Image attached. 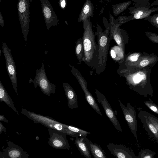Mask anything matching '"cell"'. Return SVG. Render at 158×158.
Instances as JSON below:
<instances>
[{"label":"cell","instance_id":"1","mask_svg":"<svg viewBox=\"0 0 158 158\" xmlns=\"http://www.w3.org/2000/svg\"><path fill=\"white\" fill-rule=\"evenodd\" d=\"M90 17L83 21L82 37L84 47L83 61L89 68L94 69L96 64L98 51L97 44L95 38Z\"/></svg>","mask_w":158,"mask_h":158},{"label":"cell","instance_id":"2","mask_svg":"<svg viewBox=\"0 0 158 158\" xmlns=\"http://www.w3.org/2000/svg\"><path fill=\"white\" fill-rule=\"evenodd\" d=\"M105 27V30L103 31L101 26L97 24L98 51L96 61L93 70L98 75L102 73L106 68L110 40L109 36L110 25L108 24Z\"/></svg>","mask_w":158,"mask_h":158},{"label":"cell","instance_id":"3","mask_svg":"<svg viewBox=\"0 0 158 158\" xmlns=\"http://www.w3.org/2000/svg\"><path fill=\"white\" fill-rule=\"evenodd\" d=\"M21 113L35 123L41 124L48 128L59 131L72 137L80 136L78 134L68 129L67 125L60 123L50 117L30 112L23 108L21 109Z\"/></svg>","mask_w":158,"mask_h":158},{"label":"cell","instance_id":"4","mask_svg":"<svg viewBox=\"0 0 158 158\" xmlns=\"http://www.w3.org/2000/svg\"><path fill=\"white\" fill-rule=\"evenodd\" d=\"M29 82L34 84L35 89L39 86L44 94L48 96H49L51 94H54L55 93L56 85L51 83L48 79L43 63L41 68L39 69H36L34 80L31 78Z\"/></svg>","mask_w":158,"mask_h":158},{"label":"cell","instance_id":"5","mask_svg":"<svg viewBox=\"0 0 158 158\" xmlns=\"http://www.w3.org/2000/svg\"><path fill=\"white\" fill-rule=\"evenodd\" d=\"M17 8L22 31L26 42L27 39L30 24L29 0H19Z\"/></svg>","mask_w":158,"mask_h":158},{"label":"cell","instance_id":"6","mask_svg":"<svg viewBox=\"0 0 158 158\" xmlns=\"http://www.w3.org/2000/svg\"><path fill=\"white\" fill-rule=\"evenodd\" d=\"M2 51L5 59L6 66L8 76L14 90L17 95H18L15 63L11 54V50L8 47L5 42L2 43Z\"/></svg>","mask_w":158,"mask_h":158},{"label":"cell","instance_id":"7","mask_svg":"<svg viewBox=\"0 0 158 158\" xmlns=\"http://www.w3.org/2000/svg\"><path fill=\"white\" fill-rule=\"evenodd\" d=\"M69 65L71 69V73L77 80L84 91L87 101L98 114L102 116V113L98 105L88 89V84L86 81L78 70L70 64Z\"/></svg>","mask_w":158,"mask_h":158},{"label":"cell","instance_id":"8","mask_svg":"<svg viewBox=\"0 0 158 158\" xmlns=\"http://www.w3.org/2000/svg\"><path fill=\"white\" fill-rule=\"evenodd\" d=\"M48 131L49 136L48 143L49 146L58 149L70 148L66 133L51 128H48Z\"/></svg>","mask_w":158,"mask_h":158},{"label":"cell","instance_id":"9","mask_svg":"<svg viewBox=\"0 0 158 158\" xmlns=\"http://www.w3.org/2000/svg\"><path fill=\"white\" fill-rule=\"evenodd\" d=\"M119 101L128 127L133 135L137 139V123L135 108L129 103L126 106L120 101Z\"/></svg>","mask_w":158,"mask_h":158},{"label":"cell","instance_id":"10","mask_svg":"<svg viewBox=\"0 0 158 158\" xmlns=\"http://www.w3.org/2000/svg\"><path fill=\"white\" fill-rule=\"evenodd\" d=\"M95 93L97 97V101L98 103L101 104L102 105L108 118L113 124L116 130L122 132V129L120 123L116 117L115 114L105 96L97 89H95Z\"/></svg>","mask_w":158,"mask_h":158},{"label":"cell","instance_id":"11","mask_svg":"<svg viewBox=\"0 0 158 158\" xmlns=\"http://www.w3.org/2000/svg\"><path fill=\"white\" fill-rule=\"evenodd\" d=\"M158 5V0H156L150 5L135 4L133 6L129 8V13L132 16V20L144 19L150 15L153 12L158 10V7H151Z\"/></svg>","mask_w":158,"mask_h":158},{"label":"cell","instance_id":"12","mask_svg":"<svg viewBox=\"0 0 158 158\" xmlns=\"http://www.w3.org/2000/svg\"><path fill=\"white\" fill-rule=\"evenodd\" d=\"M45 25L48 30L52 26L57 25L59 20L48 0H40Z\"/></svg>","mask_w":158,"mask_h":158},{"label":"cell","instance_id":"13","mask_svg":"<svg viewBox=\"0 0 158 158\" xmlns=\"http://www.w3.org/2000/svg\"><path fill=\"white\" fill-rule=\"evenodd\" d=\"M8 146L0 152V158H29L30 155L22 148L7 141Z\"/></svg>","mask_w":158,"mask_h":158},{"label":"cell","instance_id":"14","mask_svg":"<svg viewBox=\"0 0 158 158\" xmlns=\"http://www.w3.org/2000/svg\"><path fill=\"white\" fill-rule=\"evenodd\" d=\"M109 15L110 39H114L118 45L124 51L123 35L125 31L119 28L120 25L115 22V19L110 13Z\"/></svg>","mask_w":158,"mask_h":158},{"label":"cell","instance_id":"15","mask_svg":"<svg viewBox=\"0 0 158 158\" xmlns=\"http://www.w3.org/2000/svg\"><path fill=\"white\" fill-rule=\"evenodd\" d=\"M107 147L109 151L118 158H137L133 151L125 145L109 143Z\"/></svg>","mask_w":158,"mask_h":158},{"label":"cell","instance_id":"16","mask_svg":"<svg viewBox=\"0 0 158 158\" xmlns=\"http://www.w3.org/2000/svg\"><path fill=\"white\" fill-rule=\"evenodd\" d=\"M62 83L67 99L68 107L70 109L78 108L77 97L75 92L69 83L63 82Z\"/></svg>","mask_w":158,"mask_h":158},{"label":"cell","instance_id":"17","mask_svg":"<svg viewBox=\"0 0 158 158\" xmlns=\"http://www.w3.org/2000/svg\"><path fill=\"white\" fill-rule=\"evenodd\" d=\"M138 117L143 126L149 135L154 139L158 143V131L153 124L144 115L141 111L138 114Z\"/></svg>","mask_w":158,"mask_h":158},{"label":"cell","instance_id":"18","mask_svg":"<svg viewBox=\"0 0 158 158\" xmlns=\"http://www.w3.org/2000/svg\"><path fill=\"white\" fill-rule=\"evenodd\" d=\"M93 3L91 0H86L83 6L77 21L78 22L83 21L89 17H93Z\"/></svg>","mask_w":158,"mask_h":158},{"label":"cell","instance_id":"19","mask_svg":"<svg viewBox=\"0 0 158 158\" xmlns=\"http://www.w3.org/2000/svg\"><path fill=\"white\" fill-rule=\"evenodd\" d=\"M85 136L84 140L89 147L92 155L94 158H107L105 152L98 144L93 143Z\"/></svg>","mask_w":158,"mask_h":158},{"label":"cell","instance_id":"20","mask_svg":"<svg viewBox=\"0 0 158 158\" xmlns=\"http://www.w3.org/2000/svg\"><path fill=\"white\" fill-rule=\"evenodd\" d=\"M85 136L76 138L75 143L81 154L86 158H91L90 149L87 144L84 140Z\"/></svg>","mask_w":158,"mask_h":158},{"label":"cell","instance_id":"21","mask_svg":"<svg viewBox=\"0 0 158 158\" xmlns=\"http://www.w3.org/2000/svg\"><path fill=\"white\" fill-rule=\"evenodd\" d=\"M0 101L5 102L13 110L16 114L19 115L18 111L15 108L11 98L8 94L2 84L0 81Z\"/></svg>","mask_w":158,"mask_h":158},{"label":"cell","instance_id":"22","mask_svg":"<svg viewBox=\"0 0 158 158\" xmlns=\"http://www.w3.org/2000/svg\"><path fill=\"white\" fill-rule=\"evenodd\" d=\"M75 52L78 63L83 61L84 57V47L82 38H79L76 42Z\"/></svg>","mask_w":158,"mask_h":158},{"label":"cell","instance_id":"23","mask_svg":"<svg viewBox=\"0 0 158 158\" xmlns=\"http://www.w3.org/2000/svg\"><path fill=\"white\" fill-rule=\"evenodd\" d=\"M123 51L118 45L115 46L111 48L110 55L114 61L119 64L123 58Z\"/></svg>","mask_w":158,"mask_h":158},{"label":"cell","instance_id":"24","mask_svg":"<svg viewBox=\"0 0 158 158\" xmlns=\"http://www.w3.org/2000/svg\"><path fill=\"white\" fill-rule=\"evenodd\" d=\"M131 1H128L112 5L113 15L115 16L118 15L126 10L131 4Z\"/></svg>","mask_w":158,"mask_h":158},{"label":"cell","instance_id":"25","mask_svg":"<svg viewBox=\"0 0 158 158\" xmlns=\"http://www.w3.org/2000/svg\"><path fill=\"white\" fill-rule=\"evenodd\" d=\"M155 152L152 150L143 149L141 150L138 153L137 158H153Z\"/></svg>","mask_w":158,"mask_h":158},{"label":"cell","instance_id":"26","mask_svg":"<svg viewBox=\"0 0 158 158\" xmlns=\"http://www.w3.org/2000/svg\"><path fill=\"white\" fill-rule=\"evenodd\" d=\"M141 111L146 118L153 124L158 131V118L146 111Z\"/></svg>","mask_w":158,"mask_h":158},{"label":"cell","instance_id":"27","mask_svg":"<svg viewBox=\"0 0 158 158\" xmlns=\"http://www.w3.org/2000/svg\"><path fill=\"white\" fill-rule=\"evenodd\" d=\"M67 127L69 130L79 135L80 137L82 136H86L88 134L91 133L88 131L77 128L73 126L67 125Z\"/></svg>","mask_w":158,"mask_h":158},{"label":"cell","instance_id":"28","mask_svg":"<svg viewBox=\"0 0 158 158\" xmlns=\"http://www.w3.org/2000/svg\"><path fill=\"white\" fill-rule=\"evenodd\" d=\"M144 103L149 109L158 114V106L151 99L144 101Z\"/></svg>","mask_w":158,"mask_h":158},{"label":"cell","instance_id":"29","mask_svg":"<svg viewBox=\"0 0 158 158\" xmlns=\"http://www.w3.org/2000/svg\"><path fill=\"white\" fill-rule=\"evenodd\" d=\"M144 19L149 22L152 25L158 28V13L150 15Z\"/></svg>","mask_w":158,"mask_h":158},{"label":"cell","instance_id":"30","mask_svg":"<svg viewBox=\"0 0 158 158\" xmlns=\"http://www.w3.org/2000/svg\"><path fill=\"white\" fill-rule=\"evenodd\" d=\"M132 18L133 17L132 15L127 17L125 16H120L118 17L117 19H115V21L117 23L121 25L125 23L132 20Z\"/></svg>","mask_w":158,"mask_h":158},{"label":"cell","instance_id":"31","mask_svg":"<svg viewBox=\"0 0 158 158\" xmlns=\"http://www.w3.org/2000/svg\"><path fill=\"white\" fill-rule=\"evenodd\" d=\"M146 77L145 74L142 72H138L133 77V81L134 83L137 84L142 80H144Z\"/></svg>","mask_w":158,"mask_h":158},{"label":"cell","instance_id":"32","mask_svg":"<svg viewBox=\"0 0 158 158\" xmlns=\"http://www.w3.org/2000/svg\"><path fill=\"white\" fill-rule=\"evenodd\" d=\"M136 4L140 5H150L151 4L149 0H131Z\"/></svg>","mask_w":158,"mask_h":158},{"label":"cell","instance_id":"33","mask_svg":"<svg viewBox=\"0 0 158 158\" xmlns=\"http://www.w3.org/2000/svg\"><path fill=\"white\" fill-rule=\"evenodd\" d=\"M59 4L61 8L64 10L67 5L66 0H59Z\"/></svg>","mask_w":158,"mask_h":158},{"label":"cell","instance_id":"34","mask_svg":"<svg viewBox=\"0 0 158 158\" xmlns=\"http://www.w3.org/2000/svg\"><path fill=\"white\" fill-rule=\"evenodd\" d=\"M149 63V61L147 60H144L142 61L140 63V65L142 67H145Z\"/></svg>","mask_w":158,"mask_h":158},{"label":"cell","instance_id":"35","mask_svg":"<svg viewBox=\"0 0 158 158\" xmlns=\"http://www.w3.org/2000/svg\"><path fill=\"white\" fill-rule=\"evenodd\" d=\"M138 55H133L130 56L129 58V60L132 61H135L138 59Z\"/></svg>","mask_w":158,"mask_h":158},{"label":"cell","instance_id":"36","mask_svg":"<svg viewBox=\"0 0 158 158\" xmlns=\"http://www.w3.org/2000/svg\"><path fill=\"white\" fill-rule=\"evenodd\" d=\"M6 134V128L4 126L2 123L0 122V134H1L2 131Z\"/></svg>","mask_w":158,"mask_h":158},{"label":"cell","instance_id":"37","mask_svg":"<svg viewBox=\"0 0 158 158\" xmlns=\"http://www.w3.org/2000/svg\"><path fill=\"white\" fill-rule=\"evenodd\" d=\"M0 24L2 27L4 26V24L3 19L1 12L0 13Z\"/></svg>","mask_w":158,"mask_h":158},{"label":"cell","instance_id":"38","mask_svg":"<svg viewBox=\"0 0 158 158\" xmlns=\"http://www.w3.org/2000/svg\"><path fill=\"white\" fill-rule=\"evenodd\" d=\"M0 120L1 121H3L6 123H10V122L6 118L4 115H0Z\"/></svg>","mask_w":158,"mask_h":158},{"label":"cell","instance_id":"39","mask_svg":"<svg viewBox=\"0 0 158 158\" xmlns=\"http://www.w3.org/2000/svg\"><path fill=\"white\" fill-rule=\"evenodd\" d=\"M99 1L100 2H101V3H102L103 2V0H99Z\"/></svg>","mask_w":158,"mask_h":158},{"label":"cell","instance_id":"40","mask_svg":"<svg viewBox=\"0 0 158 158\" xmlns=\"http://www.w3.org/2000/svg\"><path fill=\"white\" fill-rule=\"evenodd\" d=\"M106 0L107 1H111L112 0Z\"/></svg>","mask_w":158,"mask_h":158}]
</instances>
